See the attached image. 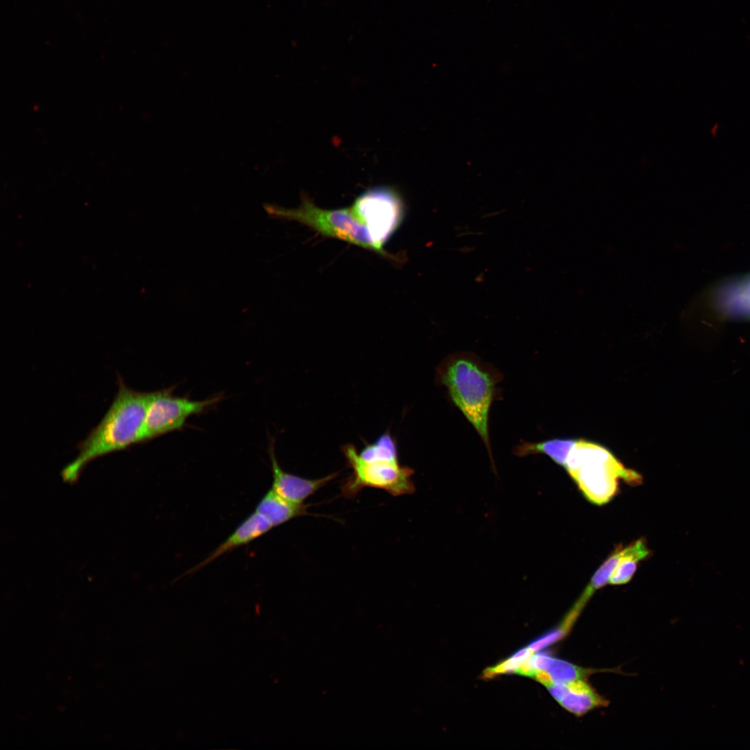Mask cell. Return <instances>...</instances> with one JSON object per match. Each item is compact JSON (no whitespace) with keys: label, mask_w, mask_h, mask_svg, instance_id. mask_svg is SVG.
<instances>
[{"label":"cell","mask_w":750,"mask_h":750,"mask_svg":"<svg viewBox=\"0 0 750 750\" xmlns=\"http://www.w3.org/2000/svg\"><path fill=\"white\" fill-rule=\"evenodd\" d=\"M502 379L496 367L470 352L447 356L435 372L436 383L445 388L451 401L476 430L492 463L489 416L493 402L500 396L497 385Z\"/></svg>","instance_id":"obj_1"},{"label":"cell","mask_w":750,"mask_h":750,"mask_svg":"<svg viewBox=\"0 0 750 750\" xmlns=\"http://www.w3.org/2000/svg\"><path fill=\"white\" fill-rule=\"evenodd\" d=\"M149 395L130 388L119 378L118 391L110 408L79 443L78 453L64 469L63 478L73 481L93 459L140 443Z\"/></svg>","instance_id":"obj_2"},{"label":"cell","mask_w":750,"mask_h":750,"mask_svg":"<svg viewBox=\"0 0 750 750\" xmlns=\"http://www.w3.org/2000/svg\"><path fill=\"white\" fill-rule=\"evenodd\" d=\"M342 451L352 472L341 485L343 497L353 498L366 487L385 490L394 497L414 492L413 470L400 465L397 443L390 431L367 443L360 451L351 444L344 445Z\"/></svg>","instance_id":"obj_3"},{"label":"cell","mask_w":750,"mask_h":750,"mask_svg":"<svg viewBox=\"0 0 750 750\" xmlns=\"http://www.w3.org/2000/svg\"><path fill=\"white\" fill-rule=\"evenodd\" d=\"M563 467L583 496L598 506L614 497L620 480L632 485L642 480L639 473L626 468L606 447L584 439L576 440Z\"/></svg>","instance_id":"obj_4"},{"label":"cell","mask_w":750,"mask_h":750,"mask_svg":"<svg viewBox=\"0 0 750 750\" xmlns=\"http://www.w3.org/2000/svg\"><path fill=\"white\" fill-rule=\"evenodd\" d=\"M351 208L367 228L378 254L394 261L395 256L383 247L404 217L405 206L399 193L390 186L373 187L358 196Z\"/></svg>","instance_id":"obj_5"},{"label":"cell","mask_w":750,"mask_h":750,"mask_svg":"<svg viewBox=\"0 0 750 750\" xmlns=\"http://www.w3.org/2000/svg\"><path fill=\"white\" fill-rule=\"evenodd\" d=\"M276 212L281 216L303 224L323 236L345 241L378 253L367 228L358 219L351 207L324 209L317 206L308 196L302 195L299 208L277 210Z\"/></svg>","instance_id":"obj_6"},{"label":"cell","mask_w":750,"mask_h":750,"mask_svg":"<svg viewBox=\"0 0 750 750\" xmlns=\"http://www.w3.org/2000/svg\"><path fill=\"white\" fill-rule=\"evenodd\" d=\"M219 400L217 397L201 401L176 397L171 389L150 392L140 443L181 429L190 417Z\"/></svg>","instance_id":"obj_7"},{"label":"cell","mask_w":750,"mask_h":750,"mask_svg":"<svg viewBox=\"0 0 750 750\" xmlns=\"http://www.w3.org/2000/svg\"><path fill=\"white\" fill-rule=\"evenodd\" d=\"M269 455L273 478L271 489L282 498L294 503H303L306 499L338 475L333 473L317 479L305 478L282 469L276 458L273 444L269 445Z\"/></svg>","instance_id":"obj_8"},{"label":"cell","mask_w":750,"mask_h":750,"mask_svg":"<svg viewBox=\"0 0 750 750\" xmlns=\"http://www.w3.org/2000/svg\"><path fill=\"white\" fill-rule=\"evenodd\" d=\"M548 690L560 705L576 716L603 706L608 701L599 694L585 680H578L566 684H551Z\"/></svg>","instance_id":"obj_9"},{"label":"cell","mask_w":750,"mask_h":750,"mask_svg":"<svg viewBox=\"0 0 750 750\" xmlns=\"http://www.w3.org/2000/svg\"><path fill=\"white\" fill-rule=\"evenodd\" d=\"M273 528L274 526L268 520L254 510L235 528L234 531L222 544L204 560L185 572L183 576L197 572L222 555L251 543L268 533Z\"/></svg>","instance_id":"obj_10"},{"label":"cell","mask_w":750,"mask_h":750,"mask_svg":"<svg viewBox=\"0 0 750 750\" xmlns=\"http://www.w3.org/2000/svg\"><path fill=\"white\" fill-rule=\"evenodd\" d=\"M532 660L535 672H545L549 675L551 684H566L585 680L596 672L595 669L584 668L568 661L553 658L544 652L533 655Z\"/></svg>","instance_id":"obj_11"},{"label":"cell","mask_w":750,"mask_h":750,"mask_svg":"<svg viewBox=\"0 0 750 750\" xmlns=\"http://www.w3.org/2000/svg\"><path fill=\"white\" fill-rule=\"evenodd\" d=\"M307 505L290 502L275 493L271 488L258 501L255 511L268 520L274 527L307 514Z\"/></svg>","instance_id":"obj_12"},{"label":"cell","mask_w":750,"mask_h":750,"mask_svg":"<svg viewBox=\"0 0 750 750\" xmlns=\"http://www.w3.org/2000/svg\"><path fill=\"white\" fill-rule=\"evenodd\" d=\"M729 283L719 292L720 308L727 315L750 319V275Z\"/></svg>","instance_id":"obj_13"},{"label":"cell","mask_w":750,"mask_h":750,"mask_svg":"<svg viewBox=\"0 0 750 750\" xmlns=\"http://www.w3.org/2000/svg\"><path fill=\"white\" fill-rule=\"evenodd\" d=\"M576 441V440L572 438H553L538 442L522 441L515 447L514 453L522 457L542 453L558 465L564 467Z\"/></svg>","instance_id":"obj_14"},{"label":"cell","mask_w":750,"mask_h":750,"mask_svg":"<svg viewBox=\"0 0 750 750\" xmlns=\"http://www.w3.org/2000/svg\"><path fill=\"white\" fill-rule=\"evenodd\" d=\"M649 554L650 551L643 538L624 547V553L613 569L608 583L617 585L627 583L634 575L639 562Z\"/></svg>","instance_id":"obj_15"},{"label":"cell","mask_w":750,"mask_h":750,"mask_svg":"<svg viewBox=\"0 0 750 750\" xmlns=\"http://www.w3.org/2000/svg\"><path fill=\"white\" fill-rule=\"evenodd\" d=\"M533 654V652L528 647L520 649L508 659L487 668L483 672V677L489 678L501 674L518 673L522 664Z\"/></svg>","instance_id":"obj_16"},{"label":"cell","mask_w":750,"mask_h":750,"mask_svg":"<svg viewBox=\"0 0 750 750\" xmlns=\"http://www.w3.org/2000/svg\"><path fill=\"white\" fill-rule=\"evenodd\" d=\"M568 631L560 624L557 628L551 631L550 632L543 635L537 640L533 641L529 645L528 648L533 651H538L541 650L549 645L556 642L561 638H562Z\"/></svg>","instance_id":"obj_17"}]
</instances>
